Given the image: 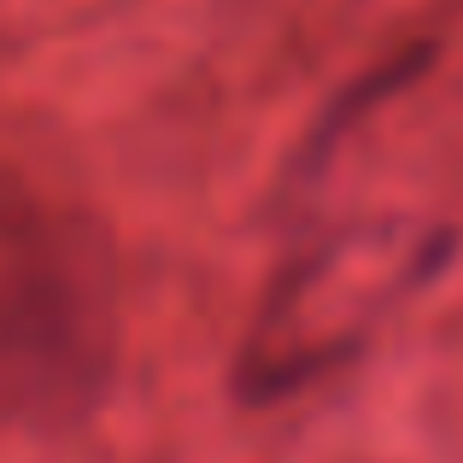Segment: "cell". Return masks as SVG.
<instances>
[{
    "label": "cell",
    "instance_id": "6da1fadb",
    "mask_svg": "<svg viewBox=\"0 0 463 463\" xmlns=\"http://www.w3.org/2000/svg\"><path fill=\"white\" fill-rule=\"evenodd\" d=\"M118 370L106 276L59 247L0 264V417L71 429L94 417Z\"/></svg>",
    "mask_w": 463,
    "mask_h": 463
},
{
    "label": "cell",
    "instance_id": "7a4b0ae2",
    "mask_svg": "<svg viewBox=\"0 0 463 463\" xmlns=\"http://www.w3.org/2000/svg\"><path fill=\"white\" fill-rule=\"evenodd\" d=\"M0 212H6V188H0Z\"/></svg>",
    "mask_w": 463,
    "mask_h": 463
}]
</instances>
